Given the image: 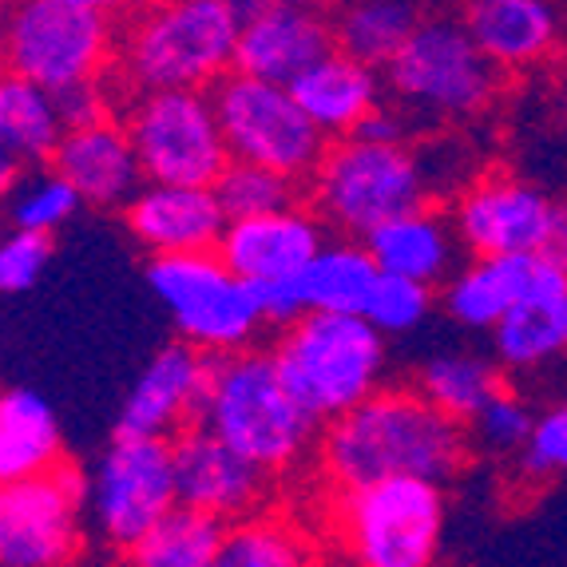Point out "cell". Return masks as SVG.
Masks as SVG:
<instances>
[{
	"instance_id": "1",
	"label": "cell",
	"mask_w": 567,
	"mask_h": 567,
	"mask_svg": "<svg viewBox=\"0 0 567 567\" xmlns=\"http://www.w3.org/2000/svg\"><path fill=\"white\" fill-rule=\"evenodd\" d=\"M473 456L468 425L436 409L421 389H385L326 421L318 441V473L338 488L421 476L449 484Z\"/></svg>"
},
{
	"instance_id": "2",
	"label": "cell",
	"mask_w": 567,
	"mask_h": 567,
	"mask_svg": "<svg viewBox=\"0 0 567 567\" xmlns=\"http://www.w3.org/2000/svg\"><path fill=\"white\" fill-rule=\"evenodd\" d=\"M243 20L227 0H152L132 12L115 48L123 95L155 87H210L235 68Z\"/></svg>"
},
{
	"instance_id": "3",
	"label": "cell",
	"mask_w": 567,
	"mask_h": 567,
	"mask_svg": "<svg viewBox=\"0 0 567 567\" xmlns=\"http://www.w3.org/2000/svg\"><path fill=\"white\" fill-rule=\"evenodd\" d=\"M199 421L270 476L293 473L310 456L318 436V421L290 393L275 353L255 346L210 361Z\"/></svg>"
},
{
	"instance_id": "4",
	"label": "cell",
	"mask_w": 567,
	"mask_h": 567,
	"mask_svg": "<svg viewBox=\"0 0 567 567\" xmlns=\"http://www.w3.org/2000/svg\"><path fill=\"white\" fill-rule=\"evenodd\" d=\"M385 333L365 313L306 310L275 338V365L306 413L326 425L385 385Z\"/></svg>"
},
{
	"instance_id": "5",
	"label": "cell",
	"mask_w": 567,
	"mask_h": 567,
	"mask_svg": "<svg viewBox=\"0 0 567 567\" xmlns=\"http://www.w3.org/2000/svg\"><path fill=\"white\" fill-rule=\"evenodd\" d=\"M306 190L326 227L365 238L389 218L425 207L433 195V175L405 140L341 135L326 147Z\"/></svg>"
},
{
	"instance_id": "6",
	"label": "cell",
	"mask_w": 567,
	"mask_h": 567,
	"mask_svg": "<svg viewBox=\"0 0 567 567\" xmlns=\"http://www.w3.org/2000/svg\"><path fill=\"white\" fill-rule=\"evenodd\" d=\"M445 488L421 476L338 488L330 532L338 551L361 567H429L445 539Z\"/></svg>"
},
{
	"instance_id": "7",
	"label": "cell",
	"mask_w": 567,
	"mask_h": 567,
	"mask_svg": "<svg viewBox=\"0 0 567 567\" xmlns=\"http://www.w3.org/2000/svg\"><path fill=\"white\" fill-rule=\"evenodd\" d=\"M385 92L409 120H473L501 92V68L468 37L464 20L421 17L385 68Z\"/></svg>"
},
{
	"instance_id": "8",
	"label": "cell",
	"mask_w": 567,
	"mask_h": 567,
	"mask_svg": "<svg viewBox=\"0 0 567 567\" xmlns=\"http://www.w3.org/2000/svg\"><path fill=\"white\" fill-rule=\"evenodd\" d=\"M147 286L167 310L175 333L207 358L255 346L266 326L255 286L230 270L218 250L155 255L147 262Z\"/></svg>"
},
{
	"instance_id": "9",
	"label": "cell",
	"mask_w": 567,
	"mask_h": 567,
	"mask_svg": "<svg viewBox=\"0 0 567 567\" xmlns=\"http://www.w3.org/2000/svg\"><path fill=\"white\" fill-rule=\"evenodd\" d=\"M112 20L87 0H9L4 68L48 92L107 80L120 48Z\"/></svg>"
},
{
	"instance_id": "10",
	"label": "cell",
	"mask_w": 567,
	"mask_h": 567,
	"mask_svg": "<svg viewBox=\"0 0 567 567\" xmlns=\"http://www.w3.org/2000/svg\"><path fill=\"white\" fill-rule=\"evenodd\" d=\"M123 127L147 183L215 187V179L230 163L215 100L203 87H155V92L127 95Z\"/></svg>"
},
{
	"instance_id": "11",
	"label": "cell",
	"mask_w": 567,
	"mask_h": 567,
	"mask_svg": "<svg viewBox=\"0 0 567 567\" xmlns=\"http://www.w3.org/2000/svg\"><path fill=\"white\" fill-rule=\"evenodd\" d=\"M210 100H215L218 123L227 135L230 159L275 167L302 187L310 183L330 140L293 100L290 84L230 68L227 76L210 87Z\"/></svg>"
},
{
	"instance_id": "12",
	"label": "cell",
	"mask_w": 567,
	"mask_h": 567,
	"mask_svg": "<svg viewBox=\"0 0 567 567\" xmlns=\"http://www.w3.org/2000/svg\"><path fill=\"white\" fill-rule=\"evenodd\" d=\"M179 504L175 461L167 436L115 433L87 476L84 516L107 551L127 559V551Z\"/></svg>"
},
{
	"instance_id": "13",
	"label": "cell",
	"mask_w": 567,
	"mask_h": 567,
	"mask_svg": "<svg viewBox=\"0 0 567 567\" xmlns=\"http://www.w3.org/2000/svg\"><path fill=\"white\" fill-rule=\"evenodd\" d=\"M87 476L56 464L29 481L0 484V567H60L84 551Z\"/></svg>"
},
{
	"instance_id": "14",
	"label": "cell",
	"mask_w": 567,
	"mask_h": 567,
	"mask_svg": "<svg viewBox=\"0 0 567 567\" xmlns=\"http://www.w3.org/2000/svg\"><path fill=\"white\" fill-rule=\"evenodd\" d=\"M556 203L516 175H484L453 199L449 223L468 255H520L544 250Z\"/></svg>"
},
{
	"instance_id": "15",
	"label": "cell",
	"mask_w": 567,
	"mask_h": 567,
	"mask_svg": "<svg viewBox=\"0 0 567 567\" xmlns=\"http://www.w3.org/2000/svg\"><path fill=\"white\" fill-rule=\"evenodd\" d=\"M171 461H175L179 504L203 508L227 524L266 508L275 496V476L235 453L203 421L171 436Z\"/></svg>"
},
{
	"instance_id": "16",
	"label": "cell",
	"mask_w": 567,
	"mask_h": 567,
	"mask_svg": "<svg viewBox=\"0 0 567 567\" xmlns=\"http://www.w3.org/2000/svg\"><path fill=\"white\" fill-rule=\"evenodd\" d=\"M567 286V270L548 250H520V255H473L461 270L445 278L441 306L461 330L488 333L512 306L539 290Z\"/></svg>"
},
{
	"instance_id": "17",
	"label": "cell",
	"mask_w": 567,
	"mask_h": 567,
	"mask_svg": "<svg viewBox=\"0 0 567 567\" xmlns=\"http://www.w3.org/2000/svg\"><path fill=\"white\" fill-rule=\"evenodd\" d=\"M210 361L203 350H195L190 341L175 338L163 346L135 385L127 389L120 409V425L115 433H135V436H175L187 425H195L203 413V398H207L210 381Z\"/></svg>"
},
{
	"instance_id": "18",
	"label": "cell",
	"mask_w": 567,
	"mask_h": 567,
	"mask_svg": "<svg viewBox=\"0 0 567 567\" xmlns=\"http://www.w3.org/2000/svg\"><path fill=\"white\" fill-rule=\"evenodd\" d=\"M127 235L147 255H190V250H218L227 230V210L215 187L203 183H143L123 207Z\"/></svg>"
},
{
	"instance_id": "19",
	"label": "cell",
	"mask_w": 567,
	"mask_h": 567,
	"mask_svg": "<svg viewBox=\"0 0 567 567\" xmlns=\"http://www.w3.org/2000/svg\"><path fill=\"white\" fill-rule=\"evenodd\" d=\"M326 243V223L313 207L266 210V215L230 218L223 238H218V255L227 258L230 270L246 278L250 286L278 282V278L302 275Z\"/></svg>"
},
{
	"instance_id": "20",
	"label": "cell",
	"mask_w": 567,
	"mask_h": 567,
	"mask_svg": "<svg viewBox=\"0 0 567 567\" xmlns=\"http://www.w3.org/2000/svg\"><path fill=\"white\" fill-rule=\"evenodd\" d=\"M333 48V20L298 0H270L262 12L243 20L235 68L250 76L290 84L298 72Z\"/></svg>"
},
{
	"instance_id": "21",
	"label": "cell",
	"mask_w": 567,
	"mask_h": 567,
	"mask_svg": "<svg viewBox=\"0 0 567 567\" xmlns=\"http://www.w3.org/2000/svg\"><path fill=\"white\" fill-rule=\"evenodd\" d=\"M52 167L64 175L84 207L95 210H123L127 199L143 187V167L135 155L123 120H95L84 127H68L60 140Z\"/></svg>"
},
{
	"instance_id": "22",
	"label": "cell",
	"mask_w": 567,
	"mask_h": 567,
	"mask_svg": "<svg viewBox=\"0 0 567 567\" xmlns=\"http://www.w3.org/2000/svg\"><path fill=\"white\" fill-rule=\"evenodd\" d=\"M381 68L365 64V60L341 52L338 44L326 56L313 60L306 72L290 80L293 100L306 107L326 140H341L361 127L369 112L385 104V76H378Z\"/></svg>"
},
{
	"instance_id": "23",
	"label": "cell",
	"mask_w": 567,
	"mask_h": 567,
	"mask_svg": "<svg viewBox=\"0 0 567 567\" xmlns=\"http://www.w3.org/2000/svg\"><path fill=\"white\" fill-rule=\"evenodd\" d=\"M461 20L501 72L539 64L559 40V12L551 0H464Z\"/></svg>"
},
{
	"instance_id": "24",
	"label": "cell",
	"mask_w": 567,
	"mask_h": 567,
	"mask_svg": "<svg viewBox=\"0 0 567 567\" xmlns=\"http://www.w3.org/2000/svg\"><path fill=\"white\" fill-rule=\"evenodd\" d=\"M365 246L385 275H405L416 278V282L441 286L453 275L456 246L461 243H456L449 215H436L425 203V207L405 210V215L373 227L365 235Z\"/></svg>"
},
{
	"instance_id": "25",
	"label": "cell",
	"mask_w": 567,
	"mask_h": 567,
	"mask_svg": "<svg viewBox=\"0 0 567 567\" xmlns=\"http://www.w3.org/2000/svg\"><path fill=\"white\" fill-rule=\"evenodd\" d=\"M64 464L56 409L37 389H0V484L29 481Z\"/></svg>"
},
{
	"instance_id": "26",
	"label": "cell",
	"mask_w": 567,
	"mask_h": 567,
	"mask_svg": "<svg viewBox=\"0 0 567 567\" xmlns=\"http://www.w3.org/2000/svg\"><path fill=\"white\" fill-rule=\"evenodd\" d=\"M492 358L504 373H532L567 353V286L539 290L512 306L488 330Z\"/></svg>"
},
{
	"instance_id": "27",
	"label": "cell",
	"mask_w": 567,
	"mask_h": 567,
	"mask_svg": "<svg viewBox=\"0 0 567 567\" xmlns=\"http://www.w3.org/2000/svg\"><path fill=\"white\" fill-rule=\"evenodd\" d=\"M64 132L68 123L60 115L56 92L12 68H0V147L24 167H40L52 163Z\"/></svg>"
},
{
	"instance_id": "28",
	"label": "cell",
	"mask_w": 567,
	"mask_h": 567,
	"mask_svg": "<svg viewBox=\"0 0 567 567\" xmlns=\"http://www.w3.org/2000/svg\"><path fill=\"white\" fill-rule=\"evenodd\" d=\"M378 278L381 266L378 258L369 255L365 238L341 235L338 243H322V250L306 262L298 282H302L306 310L361 313Z\"/></svg>"
},
{
	"instance_id": "29",
	"label": "cell",
	"mask_w": 567,
	"mask_h": 567,
	"mask_svg": "<svg viewBox=\"0 0 567 567\" xmlns=\"http://www.w3.org/2000/svg\"><path fill=\"white\" fill-rule=\"evenodd\" d=\"M425 0H346L333 9V44L373 68H385L425 17Z\"/></svg>"
},
{
	"instance_id": "30",
	"label": "cell",
	"mask_w": 567,
	"mask_h": 567,
	"mask_svg": "<svg viewBox=\"0 0 567 567\" xmlns=\"http://www.w3.org/2000/svg\"><path fill=\"white\" fill-rule=\"evenodd\" d=\"M223 539H227V520L190 504H175L127 551V559L140 567H218Z\"/></svg>"
},
{
	"instance_id": "31",
	"label": "cell",
	"mask_w": 567,
	"mask_h": 567,
	"mask_svg": "<svg viewBox=\"0 0 567 567\" xmlns=\"http://www.w3.org/2000/svg\"><path fill=\"white\" fill-rule=\"evenodd\" d=\"M504 369L496 365V358H484L473 350H441L433 358H425V365L416 369V389L433 401L436 409H445L456 421H473L476 409L504 389Z\"/></svg>"
},
{
	"instance_id": "32",
	"label": "cell",
	"mask_w": 567,
	"mask_h": 567,
	"mask_svg": "<svg viewBox=\"0 0 567 567\" xmlns=\"http://www.w3.org/2000/svg\"><path fill=\"white\" fill-rule=\"evenodd\" d=\"M313 559V539L290 516L250 512L243 520L227 524L218 567H298Z\"/></svg>"
},
{
	"instance_id": "33",
	"label": "cell",
	"mask_w": 567,
	"mask_h": 567,
	"mask_svg": "<svg viewBox=\"0 0 567 567\" xmlns=\"http://www.w3.org/2000/svg\"><path fill=\"white\" fill-rule=\"evenodd\" d=\"M80 207H84V199H80L76 187H72L52 163L20 171L17 187H12L9 199H4L9 227L40 230V235H56V230H64L68 223L76 218Z\"/></svg>"
},
{
	"instance_id": "34",
	"label": "cell",
	"mask_w": 567,
	"mask_h": 567,
	"mask_svg": "<svg viewBox=\"0 0 567 567\" xmlns=\"http://www.w3.org/2000/svg\"><path fill=\"white\" fill-rule=\"evenodd\" d=\"M218 203L227 210V218H250L266 215V210H282L293 207L302 199V183L282 175L275 167H262V163H246L230 159L223 167V175L215 179Z\"/></svg>"
},
{
	"instance_id": "35",
	"label": "cell",
	"mask_w": 567,
	"mask_h": 567,
	"mask_svg": "<svg viewBox=\"0 0 567 567\" xmlns=\"http://www.w3.org/2000/svg\"><path fill=\"white\" fill-rule=\"evenodd\" d=\"M436 306V293L429 282H416V278L405 275H385L381 270L378 286L369 293L365 302V318L378 326L385 338H405V333L421 330L429 322V313Z\"/></svg>"
},
{
	"instance_id": "36",
	"label": "cell",
	"mask_w": 567,
	"mask_h": 567,
	"mask_svg": "<svg viewBox=\"0 0 567 567\" xmlns=\"http://www.w3.org/2000/svg\"><path fill=\"white\" fill-rule=\"evenodd\" d=\"M532 421H536V409L512 393V389H496L476 416L468 421V441L481 449L484 456H516L524 449L532 433Z\"/></svg>"
},
{
	"instance_id": "37",
	"label": "cell",
	"mask_w": 567,
	"mask_h": 567,
	"mask_svg": "<svg viewBox=\"0 0 567 567\" xmlns=\"http://www.w3.org/2000/svg\"><path fill=\"white\" fill-rule=\"evenodd\" d=\"M516 473L528 484H548L567 476V401L536 413L524 449L516 453Z\"/></svg>"
},
{
	"instance_id": "38",
	"label": "cell",
	"mask_w": 567,
	"mask_h": 567,
	"mask_svg": "<svg viewBox=\"0 0 567 567\" xmlns=\"http://www.w3.org/2000/svg\"><path fill=\"white\" fill-rule=\"evenodd\" d=\"M52 262V235L12 227L0 235V293H24L44 278Z\"/></svg>"
},
{
	"instance_id": "39",
	"label": "cell",
	"mask_w": 567,
	"mask_h": 567,
	"mask_svg": "<svg viewBox=\"0 0 567 567\" xmlns=\"http://www.w3.org/2000/svg\"><path fill=\"white\" fill-rule=\"evenodd\" d=\"M60 115L68 127H84V123L107 120L112 115V95H107V80H87V84H72L56 92Z\"/></svg>"
},
{
	"instance_id": "40",
	"label": "cell",
	"mask_w": 567,
	"mask_h": 567,
	"mask_svg": "<svg viewBox=\"0 0 567 567\" xmlns=\"http://www.w3.org/2000/svg\"><path fill=\"white\" fill-rule=\"evenodd\" d=\"M255 293H258V310H262L266 326H278V330H282V326H290L293 318H302L306 313V298H302L298 275L255 286Z\"/></svg>"
},
{
	"instance_id": "41",
	"label": "cell",
	"mask_w": 567,
	"mask_h": 567,
	"mask_svg": "<svg viewBox=\"0 0 567 567\" xmlns=\"http://www.w3.org/2000/svg\"><path fill=\"white\" fill-rule=\"evenodd\" d=\"M544 250L567 270V199L556 203V218H551V235H548V246H544Z\"/></svg>"
},
{
	"instance_id": "42",
	"label": "cell",
	"mask_w": 567,
	"mask_h": 567,
	"mask_svg": "<svg viewBox=\"0 0 567 567\" xmlns=\"http://www.w3.org/2000/svg\"><path fill=\"white\" fill-rule=\"evenodd\" d=\"M20 171H24V163H20L17 155H9L4 147H0V207H4V199H9V190L17 187Z\"/></svg>"
},
{
	"instance_id": "43",
	"label": "cell",
	"mask_w": 567,
	"mask_h": 567,
	"mask_svg": "<svg viewBox=\"0 0 567 567\" xmlns=\"http://www.w3.org/2000/svg\"><path fill=\"white\" fill-rule=\"evenodd\" d=\"M87 4H95V9L107 12V17H132V12H140L143 4H152V0H87Z\"/></svg>"
},
{
	"instance_id": "44",
	"label": "cell",
	"mask_w": 567,
	"mask_h": 567,
	"mask_svg": "<svg viewBox=\"0 0 567 567\" xmlns=\"http://www.w3.org/2000/svg\"><path fill=\"white\" fill-rule=\"evenodd\" d=\"M227 4L238 12V20H246V17H255V12H262L270 0H227Z\"/></svg>"
},
{
	"instance_id": "45",
	"label": "cell",
	"mask_w": 567,
	"mask_h": 567,
	"mask_svg": "<svg viewBox=\"0 0 567 567\" xmlns=\"http://www.w3.org/2000/svg\"><path fill=\"white\" fill-rule=\"evenodd\" d=\"M4 29H9V0H0V68H4Z\"/></svg>"
},
{
	"instance_id": "46",
	"label": "cell",
	"mask_w": 567,
	"mask_h": 567,
	"mask_svg": "<svg viewBox=\"0 0 567 567\" xmlns=\"http://www.w3.org/2000/svg\"><path fill=\"white\" fill-rule=\"evenodd\" d=\"M298 4H310V9H318V12H333L338 4H346V0H298Z\"/></svg>"
},
{
	"instance_id": "47",
	"label": "cell",
	"mask_w": 567,
	"mask_h": 567,
	"mask_svg": "<svg viewBox=\"0 0 567 567\" xmlns=\"http://www.w3.org/2000/svg\"><path fill=\"white\" fill-rule=\"evenodd\" d=\"M556 112L567 120V80H564V84H559V92H556Z\"/></svg>"
}]
</instances>
